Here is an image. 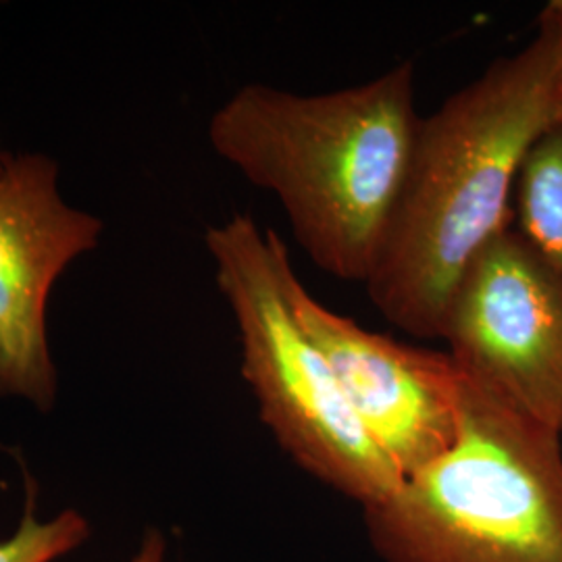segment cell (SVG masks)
Listing matches in <instances>:
<instances>
[{
	"mask_svg": "<svg viewBox=\"0 0 562 562\" xmlns=\"http://www.w3.org/2000/svg\"><path fill=\"white\" fill-rule=\"evenodd\" d=\"M557 125L554 38L538 20L521 50L419 121L401 194L364 281L383 317L415 338H442L464 271L513 223L522 162Z\"/></svg>",
	"mask_w": 562,
	"mask_h": 562,
	"instance_id": "6da1fadb",
	"label": "cell"
},
{
	"mask_svg": "<svg viewBox=\"0 0 562 562\" xmlns=\"http://www.w3.org/2000/svg\"><path fill=\"white\" fill-rule=\"evenodd\" d=\"M419 121L415 65L404 60L375 80L319 94L241 86L213 113L209 140L223 161L280 199L311 261L364 283Z\"/></svg>",
	"mask_w": 562,
	"mask_h": 562,
	"instance_id": "7a4b0ae2",
	"label": "cell"
},
{
	"mask_svg": "<svg viewBox=\"0 0 562 562\" xmlns=\"http://www.w3.org/2000/svg\"><path fill=\"white\" fill-rule=\"evenodd\" d=\"M561 438L462 373L454 443L362 506L371 548L383 562H562Z\"/></svg>",
	"mask_w": 562,
	"mask_h": 562,
	"instance_id": "3957f363",
	"label": "cell"
},
{
	"mask_svg": "<svg viewBox=\"0 0 562 562\" xmlns=\"http://www.w3.org/2000/svg\"><path fill=\"white\" fill-rule=\"evenodd\" d=\"M204 244L238 325L241 378L281 450L361 506L387 498L404 477L364 429L322 348L294 317L285 296L292 262L280 236L262 232L248 213H236L211 225Z\"/></svg>",
	"mask_w": 562,
	"mask_h": 562,
	"instance_id": "277c9868",
	"label": "cell"
},
{
	"mask_svg": "<svg viewBox=\"0 0 562 562\" xmlns=\"http://www.w3.org/2000/svg\"><path fill=\"white\" fill-rule=\"evenodd\" d=\"M442 340L462 373L562 436V281L513 223L464 271Z\"/></svg>",
	"mask_w": 562,
	"mask_h": 562,
	"instance_id": "5b68a950",
	"label": "cell"
},
{
	"mask_svg": "<svg viewBox=\"0 0 562 562\" xmlns=\"http://www.w3.org/2000/svg\"><path fill=\"white\" fill-rule=\"evenodd\" d=\"M59 167L46 155H4L0 171V396L48 413L57 369L46 308L63 271L99 246V217L60 199Z\"/></svg>",
	"mask_w": 562,
	"mask_h": 562,
	"instance_id": "8992f818",
	"label": "cell"
},
{
	"mask_svg": "<svg viewBox=\"0 0 562 562\" xmlns=\"http://www.w3.org/2000/svg\"><path fill=\"white\" fill-rule=\"evenodd\" d=\"M285 296L352 411L402 477L442 457L461 422L462 373L450 352L406 346L341 317L308 294L292 265Z\"/></svg>",
	"mask_w": 562,
	"mask_h": 562,
	"instance_id": "52a82bcc",
	"label": "cell"
},
{
	"mask_svg": "<svg viewBox=\"0 0 562 562\" xmlns=\"http://www.w3.org/2000/svg\"><path fill=\"white\" fill-rule=\"evenodd\" d=\"M513 225L562 281V125L546 132L522 162Z\"/></svg>",
	"mask_w": 562,
	"mask_h": 562,
	"instance_id": "ba28073f",
	"label": "cell"
},
{
	"mask_svg": "<svg viewBox=\"0 0 562 562\" xmlns=\"http://www.w3.org/2000/svg\"><path fill=\"white\" fill-rule=\"evenodd\" d=\"M90 538V525L78 510H63L50 521H38L34 496H27V506L20 529L0 540V562H55L74 552Z\"/></svg>",
	"mask_w": 562,
	"mask_h": 562,
	"instance_id": "9c48e42d",
	"label": "cell"
},
{
	"mask_svg": "<svg viewBox=\"0 0 562 562\" xmlns=\"http://www.w3.org/2000/svg\"><path fill=\"white\" fill-rule=\"evenodd\" d=\"M538 20L552 32L554 38V102L557 125H562V0H550Z\"/></svg>",
	"mask_w": 562,
	"mask_h": 562,
	"instance_id": "30bf717a",
	"label": "cell"
},
{
	"mask_svg": "<svg viewBox=\"0 0 562 562\" xmlns=\"http://www.w3.org/2000/svg\"><path fill=\"white\" fill-rule=\"evenodd\" d=\"M165 552H167L165 538L157 529H148L142 540L140 550L132 562H165Z\"/></svg>",
	"mask_w": 562,
	"mask_h": 562,
	"instance_id": "8fae6325",
	"label": "cell"
},
{
	"mask_svg": "<svg viewBox=\"0 0 562 562\" xmlns=\"http://www.w3.org/2000/svg\"><path fill=\"white\" fill-rule=\"evenodd\" d=\"M4 155H7V153H2V150H0V171H2V161H4Z\"/></svg>",
	"mask_w": 562,
	"mask_h": 562,
	"instance_id": "7c38bea8",
	"label": "cell"
}]
</instances>
